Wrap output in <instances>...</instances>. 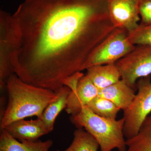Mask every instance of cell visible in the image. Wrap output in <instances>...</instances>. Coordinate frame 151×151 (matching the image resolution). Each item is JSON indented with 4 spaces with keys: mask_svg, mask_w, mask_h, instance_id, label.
<instances>
[{
    "mask_svg": "<svg viewBox=\"0 0 151 151\" xmlns=\"http://www.w3.org/2000/svg\"><path fill=\"white\" fill-rule=\"evenodd\" d=\"M110 1L24 0L13 14L20 34L15 73L26 83L57 92L116 29Z\"/></svg>",
    "mask_w": 151,
    "mask_h": 151,
    "instance_id": "6da1fadb",
    "label": "cell"
},
{
    "mask_svg": "<svg viewBox=\"0 0 151 151\" xmlns=\"http://www.w3.org/2000/svg\"><path fill=\"white\" fill-rule=\"evenodd\" d=\"M7 106L1 119V129L11 123L36 116L40 119L43 111L57 97L52 90L26 83L16 74L7 81Z\"/></svg>",
    "mask_w": 151,
    "mask_h": 151,
    "instance_id": "7a4b0ae2",
    "label": "cell"
},
{
    "mask_svg": "<svg viewBox=\"0 0 151 151\" xmlns=\"http://www.w3.org/2000/svg\"><path fill=\"white\" fill-rule=\"evenodd\" d=\"M70 121L79 128H84L98 142L100 151H126L124 129L125 119L116 120L97 116L84 106L78 114L71 116Z\"/></svg>",
    "mask_w": 151,
    "mask_h": 151,
    "instance_id": "3957f363",
    "label": "cell"
},
{
    "mask_svg": "<svg viewBox=\"0 0 151 151\" xmlns=\"http://www.w3.org/2000/svg\"><path fill=\"white\" fill-rule=\"evenodd\" d=\"M20 34L13 14L0 11V86H6L9 78L15 74L13 65L14 56L18 50Z\"/></svg>",
    "mask_w": 151,
    "mask_h": 151,
    "instance_id": "277c9868",
    "label": "cell"
},
{
    "mask_svg": "<svg viewBox=\"0 0 151 151\" xmlns=\"http://www.w3.org/2000/svg\"><path fill=\"white\" fill-rule=\"evenodd\" d=\"M136 47L129 38V32L117 27L93 50L83 66V70L94 65L116 63Z\"/></svg>",
    "mask_w": 151,
    "mask_h": 151,
    "instance_id": "5b68a950",
    "label": "cell"
},
{
    "mask_svg": "<svg viewBox=\"0 0 151 151\" xmlns=\"http://www.w3.org/2000/svg\"><path fill=\"white\" fill-rule=\"evenodd\" d=\"M136 87L137 93L129 107L124 111V133L127 139L137 134L151 112V75L138 79Z\"/></svg>",
    "mask_w": 151,
    "mask_h": 151,
    "instance_id": "8992f818",
    "label": "cell"
},
{
    "mask_svg": "<svg viewBox=\"0 0 151 151\" xmlns=\"http://www.w3.org/2000/svg\"><path fill=\"white\" fill-rule=\"evenodd\" d=\"M122 79L133 89L137 81L151 74V45H137L129 54L116 63Z\"/></svg>",
    "mask_w": 151,
    "mask_h": 151,
    "instance_id": "52a82bcc",
    "label": "cell"
},
{
    "mask_svg": "<svg viewBox=\"0 0 151 151\" xmlns=\"http://www.w3.org/2000/svg\"><path fill=\"white\" fill-rule=\"evenodd\" d=\"M139 0H110L109 9L111 20L116 28L130 33L139 26Z\"/></svg>",
    "mask_w": 151,
    "mask_h": 151,
    "instance_id": "ba28073f",
    "label": "cell"
},
{
    "mask_svg": "<svg viewBox=\"0 0 151 151\" xmlns=\"http://www.w3.org/2000/svg\"><path fill=\"white\" fill-rule=\"evenodd\" d=\"M99 89L86 75L81 77L77 88L71 91L68 98L65 111L71 116L78 114L84 106L98 96Z\"/></svg>",
    "mask_w": 151,
    "mask_h": 151,
    "instance_id": "9c48e42d",
    "label": "cell"
},
{
    "mask_svg": "<svg viewBox=\"0 0 151 151\" xmlns=\"http://www.w3.org/2000/svg\"><path fill=\"white\" fill-rule=\"evenodd\" d=\"M4 129L12 137L20 141H37L49 133L41 119L37 118L36 120H18Z\"/></svg>",
    "mask_w": 151,
    "mask_h": 151,
    "instance_id": "30bf717a",
    "label": "cell"
},
{
    "mask_svg": "<svg viewBox=\"0 0 151 151\" xmlns=\"http://www.w3.org/2000/svg\"><path fill=\"white\" fill-rule=\"evenodd\" d=\"M136 94L134 89L121 79L111 86L99 89L98 96L110 100L124 111L129 107Z\"/></svg>",
    "mask_w": 151,
    "mask_h": 151,
    "instance_id": "8fae6325",
    "label": "cell"
},
{
    "mask_svg": "<svg viewBox=\"0 0 151 151\" xmlns=\"http://www.w3.org/2000/svg\"><path fill=\"white\" fill-rule=\"evenodd\" d=\"M53 145L52 140L19 142L4 129L0 135V151H49Z\"/></svg>",
    "mask_w": 151,
    "mask_h": 151,
    "instance_id": "7c38bea8",
    "label": "cell"
},
{
    "mask_svg": "<svg viewBox=\"0 0 151 151\" xmlns=\"http://www.w3.org/2000/svg\"><path fill=\"white\" fill-rule=\"evenodd\" d=\"M86 75L98 89H102L117 83L122 78L116 63L94 65L87 69Z\"/></svg>",
    "mask_w": 151,
    "mask_h": 151,
    "instance_id": "4fadbf2b",
    "label": "cell"
},
{
    "mask_svg": "<svg viewBox=\"0 0 151 151\" xmlns=\"http://www.w3.org/2000/svg\"><path fill=\"white\" fill-rule=\"evenodd\" d=\"M70 89L63 86L56 92L57 97L43 111L41 119L48 132L53 131L57 117L67 105L68 98Z\"/></svg>",
    "mask_w": 151,
    "mask_h": 151,
    "instance_id": "5bb4252c",
    "label": "cell"
},
{
    "mask_svg": "<svg viewBox=\"0 0 151 151\" xmlns=\"http://www.w3.org/2000/svg\"><path fill=\"white\" fill-rule=\"evenodd\" d=\"M126 151H151V115L147 117L137 134L126 140Z\"/></svg>",
    "mask_w": 151,
    "mask_h": 151,
    "instance_id": "9a60e30c",
    "label": "cell"
},
{
    "mask_svg": "<svg viewBox=\"0 0 151 151\" xmlns=\"http://www.w3.org/2000/svg\"><path fill=\"white\" fill-rule=\"evenodd\" d=\"M73 134L72 143L63 151H97L100 147L96 139L82 128L76 130Z\"/></svg>",
    "mask_w": 151,
    "mask_h": 151,
    "instance_id": "2e32d148",
    "label": "cell"
},
{
    "mask_svg": "<svg viewBox=\"0 0 151 151\" xmlns=\"http://www.w3.org/2000/svg\"><path fill=\"white\" fill-rule=\"evenodd\" d=\"M86 106L97 116L109 119H116L121 110L110 100L99 96L94 97Z\"/></svg>",
    "mask_w": 151,
    "mask_h": 151,
    "instance_id": "e0dca14e",
    "label": "cell"
},
{
    "mask_svg": "<svg viewBox=\"0 0 151 151\" xmlns=\"http://www.w3.org/2000/svg\"><path fill=\"white\" fill-rule=\"evenodd\" d=\"M129 38L134 45H151V23H141L138 27L129 33Z\"/></svg>",
    "mask_w": 151,
    "mask_h": 151,
    "instance_id": "ac0fdd59",
    "label": "cell"
},
{
    "mask_svg": "<svg viewBox=\"0 0 151 151\" xmlns=\"http://www.w3.org/2000/svg\"><path fill=\"white\" fill-rule=\"evenodd\" d=\"M139 14L141 17V23H151V0H139Z\"/></svg>",
    "mask_w": 151,
    "mask_h": 151,
    "instance_id": "d6986e66",
    "label": "cell"
},
{
    "mask_svg": "<svg viewBox=\"0 0 151 151\" xmlns=\"http://www.w3.org/2000/svg\"><path fill=\"white\" fill-rule=\"evenodd\" d=\"M84 74L78 72L65 78L63 82L64 86H67L71 91L75 90L78 86V82Z\"/></svg>",
    "mask_w": 151,
    "mask_h": 151,
    "instance_id": "ffe728a7",
    "label": "cell"
}]
</instances>
